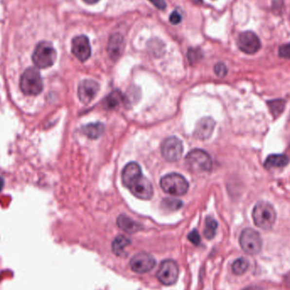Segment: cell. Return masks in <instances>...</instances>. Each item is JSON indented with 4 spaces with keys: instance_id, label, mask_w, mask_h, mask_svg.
<instances>
[{
    "instance_id": "cell-14",
    "label": "cell",
    "mask_w": 290,
    "mask_h": 290,
    "mask_svg": "<svg viewBox=\"0 0 290 290\" xmlns=\"http://www.w3.org/2000/svg\"><path fill=\"white\" fill-rule=\"evenodd\" d=\"M215 126H216V122L211 117L202 118L199 121L196 125L194 135L196 139H200V140L208 139L212 135Z\"/></svg>"
},
{
    "instance_id": "cell-4",
    "label": "cell",
    "mask_w": 290,
    "mask_h": 290,
    "mask_svg": "<svg viewBox=\"0 0 290 290\" xmlns=\"http://www.w3.org/2000/svg\"><path fill=\"white\" fill-rule=\"evenodd\" d=\"M161 187L165 193L178 196L185 195L188 192L189 185L181 175L171 173L161 179Z\"/></svg>"
},
{
    "instance_id": "cell-5",
    "label": "cell",
    "mask_w": 290,
    "mask_h": 290,
    "mask_svg": "<svg viewBox=\"0 0 290 290\" xmlns=\"http://www.w3.org/2000/svg\"><path fill=\"white\" fill-rule=\"evenodd\" d=\"M239 244L243 251L249 254H257L262 249L261 235L252 228H245L241 233Z\"/></svg>"
},
{
    "instance_id": "cell-28",
    "label": "cell",
    "mask_w": 290,
    "mask_h": 290,
    "mask_svg": "<svg viewBox=\"0 0 290 290\" xmlns=\"http://www.w3.org/2000/svg\"><path fill=\"white\" fill-rule=\"evenodd\" d=\"M278 54L281 58L290 59V43L282 45L278 50Z\"/></svg>"
},
{
    "instance_id": "cell-35",
    "label": "cell",
    "mask_w": 290,
    "mask_h": 290,
    "mask_svg": "<svg viewBox=\"0 0 290 290\" xmlns=\"http://www.w3.org/2000/svg\"><path fill=\"white\" fill-rule=\"evenodd\" d=\"M193 3H195V4H200L202 3V0H192Z\"/></svg>"
},
{
    "instance_id": "cell-11",
    "label": "cell",
    "mask_w": 290,
    "mask_h": 290,
    "mask_svg": "<svg viewBox=\"0 0 290 290\" xmlns=\"http://www.w3.org/2000/svg\"><path fill=\"white\" fill-rule=\"evenodd\" d=\"M72 52L80 61L84 62L88 60L91 56V46L89 37L84 35L74 37L72 42Z\"/></svg>"
},
{
    "instance_id": "cell-6",
    "label": "cell",
    "mask_w": 290,
    "mask_h": 290,
    "mask_svg": "<svg viewBox=\"0 0 290 290\" xmlns=\"http://www.w3.org/2000/svg\"><path fill=\"white\" fill-rule=\"evenodd\" d=\"M185 161L189 167L197 172H209L212 168V161L207 152L202 149H194L189 152Z\"/></svg>"
},
{
    "instance_id": "cell-10",
    "label": "cell",
    "mask_w": 290,
    "mask_h": 290,
    "mask_svg": "<svg viewBox=\"0 0 290 290\" xmlns=\"http://www.w3.org/2000/svg\"><path fill=\"white\" fill-rule=\"evenodd\" d=\"M156 265L155 258L147 253H139L130 261V267L136 273H146L154 269Z\"/></svg>"
},
{
    "instance_id": "cell-17",
    "label": "cell",
    "mask_w": 290,
    "mask_h": 290,
    "mask_svg": "<svg viewBox=\"0 0 290 290\" xmlns=\"http://www.w3.org/2000/svg\"><path fill=\"white\" fill-rule=\"evenodd\" d=\"M117 225H118L119 228L127 234H134L142 229L141 225L133 221L132 219L128 218L126 215H121L117 218Z\"/></svg>"
},
{
    "instance_id": "cell-9",
    "label": "cell",
    "mask_w": 290,
    "mask_h": 290,
    "mask_svg": "<svg viewBox=\"0 0 290 290\" xmlns=\"http://www.w3.org/2000/svg\"><path fill=\"white\" fill-rule=\"evenodd\" d=\"M238 49L247 54H254L261 50V40L253 32L247 31L241 33L237 41Z\"/></svg>"
},
{
    "instance_id": "cell-30",
    "label": "cell",
    "mask_w": 290,
    "mask_h": 290,
    "mask_svg": "<svg viewBox=\"0 0 290 290\" xmlns=\"http://www.w3.org/2000/svg\"><path fill=\"white\" fill-rule=\"evenodd\" d=\"M170 22L173 24V25H178L180 23L181 20V14L178 13V11H174L171 14V16L169 17Z\"/></svg>"
},
{
    "instance_id": "cell-29",
    "label": "cell",
    "mask_w": 290,
    "mask_h": 290,
    "mask_svg": "<svg viewBox=\"0 0 290 290\" xmlns=\"http://www.w3.org/2000/svg\"><path fill=\"white\" fill-rule=\"evenodd\" d=\"M188 238L192 244H195V245H199L200 243V241H201L200 236H199L197 230H193V231L190 232L188 235Z\"/></svg>"
},
{
    "instance_id": "cell-22",
    "label": "cell",
    "mask_w": 290,
    "mask_h": 290,
    "mask_svg": "<svg viewBox=\"0 0 290 290\" xmlns=\"http://www.w3.org/2000/svg\"><path fill=\"white\" fill-rule=\"evenodd\" d=\"M285 100L284 99H273L268 101V107L270 109L272 115L273 116L274 118H277L280 116L281 114L284 111L285 108Z\"/></svg>"
},
{
    "instance_id": "cell-23",
    "label": "cell",
    "mask_w": 290,
    "mask_h": 290,
    "mask_svg": "<svg viewBox=\"0 0 290 290\" xmlns=\"http://www.w3.org/2000/svg\"><path fill=\"white\" fill-rule=\"evenodd\" d=\"M218 221L211 217H208L205 219V227L204 229V237L207 239H212L216 235L218 229Z\"/></svg>"
},
{
    "instance_id": "cell-16",
    "label": "cell",
    "mask_w": 290,
    "mask_h": 290,
    "mask_svg": "<svg viewBox=\"0 0 290 290\" xmlns=\"http://www.w3.org/2000/svg\"><path fill=\"white\" fill-rule=\"evenodd\" d=\"M142 175V170L140 165L136 162H130L126 165L125 168L122 171V182L127 188H128L130 185Z\"/></svg>"
},
{
    "instance_id": "cell-8",
    "label": "cell",
    "mask_w": 290,
    "mask_h": 290,
    "mask_svg": "<svg viewBox=\"0 0 290 290\" xmlns=\"http://www.w3.org/2000/svg\"><path fill=\"white\" fill-rule=\"evenodd\" d=\"M183 153V145L180 139L170 137L164 140L162 145V154L168 162H178Z\"/></svg>"
},
{
    "instance_id": "cell-21",
    "label": "cell",
    "mask_w": 290,
    "mask_h": 290,
    "mask_svg": "<svg viewBox=\"0 0 290 290\" xmlns=\"http://www.w3.org/2000/svg\"><path fill=\"white\" fill-rule=\"evenodd\" d=\"M131 244L128 237L123 235H119L114 239L112 243V251L116 255H123L125 254V249Z\"/></svg>"
},
{
    "instance_id": "cell-27",
    "label": "cell",
    "mask_w": 290,
    "mask_h": 290,
    "mask_svg": "<svg viewBox=\"0 0 290 290\" xmlns=\"http://www.w3.org/2000/svg\"><path fill=\"white\" fill-rule=\"evenodd\" d=\"M215 73L220 77H224L228 73V68L223 63H218L215 66Z\"/></svg>"
},
{
    "instance_id": "cell-12",
    "label": "cell",
    "mask_w": 290,
    "mask_h": 290,
    "mask_svg": "<svg viewBox=\"0 0 290 290\" xmlns=\"http://www.w3.org/2000/svg\"><path fill=\"white\" fill-rule=\"evenodd\" d=\"M99 83L91 79L83 80L78 86V97L81 102L89 105L94 99L99 92Z\"/></svg>"
},
{
    "instance_id": "cell-3",
    "label": "cell",
    "mask_w": 290,
    "mask_h": 290,
    "mask_svg": "<svg viewBox=\"0 0 290 290\" xmlns=\"http://www.w3.org/2000/svg\"><path fill=\"white\" fill-rule=\"evenodd\" d=\"M56 57V50L51 43L41 42L33 52V61L37 68L45 69L53 66Z\"/></svg>"
},
{
    "instance_id": "cell-36",
    "label": "cell",
    "mask_w": 290,
    "mask_h": 290,
    "mask_svg": "<svg viewBox=\"0 0 290 290\" xmlns=\"http://www.w3.org/2000/svg\"><path fill=\"white\" fill-rule=\"evenodd\" d=\"M260 290V289H259V288H258V287H250V288H248V289H246V290Z\"/></svg>"
},
{
    "instance_id": "cell-13",
    "label": "cell",
    "mask_w": 290,
    "mask_h": 290,
    "mask_svg": "<svg viewBox=\"0 0 290 290\" xmlns=\"http://www.w3.org/2000/svg\"><path fill=\"white\" fill-rule=\"evenodd\" d=\"M128 188L132 195L140 199L148 200L153 196L154 190L151 182L144 176L136 180Z\"/></svg>"
},
{
    "instance_id": "cell-19",
    "label": "cell",
    "mask_w": 290,
    "mask_h": 290,
    "mask_svg": "<svg viewBox=\"0 0 290 290\" xmlns=\"http://www.w3.org/2000/svg\"><path fill=\"white\" fill-rule=\"evenodd\" d=\"M105 132V126L101 122L90 123L82 127V132L84 135L87 136L89 139H99Z\"/></svg>"
},
{
    "instance_id": "cell-33",
    "label": "cell",
    "mask_w": 290,
    "mask_h": 290,
    "mask_svg": "<svg viewBox=\"0 0 290 290\" xmlns=\"http://www.w3.org/2000/svg\"><path fill=\"white\" fill-rule=\"evenodd\" d=\"M83 1L86 3H89V4H93V3L99 2V0H83Z\"/></svg>"
},
{
    "instance_id": "cell-15",
    "label": "cell",
    "mask_w": 290,
    "mask_h": 290,
    "mask_svg": "<svg viewBox=\"0 0 290 290\" xmlns=\"http://www.w3.org/2000/svg\"><path fill=\"white\" fill-rule=\"evenodd\" d=\"M124 50V39L120 33H114L109 36L107 51L110 59L116 61L122 55Z\"/></svg>"
},
{
    "instance_id": "cell-1",
    "label": "cell",
    "mask_w": 290,
    "mask_h": 290,
    "mask_svg": "<svg viewBox=\"0 0 290 290\" xmlns=\"http://www.w3.org/2000/svg\"><path fill=\"white\" fill-rule=\"evenodd\" d=\"M252 218L258 228L270 230L276 221L277 213L272 204L267 201H259L253 209Z\"/></svg>"
},
{
    "instance_id": "cell-26",
    "label": "cell",
    "mask_w": 290,
    "mask_h": 290,
    "mask_svg": "<svg viewBox=\"0 0 290 290\" xmlns=\"http://www.w3.org/2000/svg\"><path fill=\"white\" fill-rule=\"evenodd\" d=\"M202 56H203L202 51L199 49H189L188 50V59L192 65L198 62L199 60L201 59Z\"/></svg>"
},
{
    "instance_id": "cell-18",
    "label": "cell",
    "mask_w": 290,
    "mask_h": 290,
    "mask_svg": "<svg viewBox=\"0 0 290 290\" xmlns=\"http://www.w3.org/2000/svg\"><path fill=\"white\" fill-rule=\"evenodd\" d=\"M289 162L290 159L286 155H271L267 157L266 162H264V167L267 169L280 168L286 166Z\"/></svg>"
},
{
    "instance_id": "cell-31",
    "label": "cell",
    "mask_w": 290,
    "mask_h": 290,
    "mask_svg": "<svg viewBox=\"0 0 290 290\" xmlns=\"http://www.w3.org/2000/svg\"><path fill=\"white\" fill-rule=\"evenodd\" d=\"M159 10H165L166 8V3L164 0H149Z\"/></svg>"
},
{
    "instance_id": "cell-32",
    "label": "cell",
    "mask_w": 290,
    "mask_h": 290,
    "mask_svg": "<svg viewBox=\"0 0 290 290\" xmlns=\"http://www.w3.org/2000/svg\"><path fill=\"white\" fill-rule=\"evenodd\" d=\"M285 284L287 285L288 287L290 289V272L286 275L285 277Z\"/></svg>"
},
{
    "instance_id": "cell-34",
    "label": "cell",
    "mask_w": 290,
    "mask_h": 290,
    "mask_svg": "<svg viewBox=\"0 0 290 290\" xmlns=\"http://www.w3.org/2000/svg\"><path fill=\"white\" fill-rule=\"evenodd\" d=\"M3 186H4V180H3V178L0 177V192L2 191V189L3 188Z\"/></svg>"
},
{
    "instance_id": "cell-7",
    "label": "cell",
    "mask_w": 290,
    "mask_h": 290,
    "mask_svg": "<svg viewBox=\"0 0 290 290\" xmlns=\"http://www.w3.org/2000/svg\"><path fill=\"white\" fill-rule=\"evenodd\" d=\"M179 275L178 264L172 260L162 261L156 272L158 280L165 286H171L177 283Z\"/></svg>"
},
{
    "instance_id": "cell-2",
    "label": "cell",
    "mask_w": 290,
    "mask_h": 290,
    "mask_svg": "<svg viewBox=\"0 0 290 290\" xmlns=\"http://www.w3.org/2000/svg\"><path fill=\"white\" fill-rule=\"evenodd\" d=\"M20 87L26 95H38L43 89V79L39 72L34 67L26 70L20 77Z\"/></svg>"
},
{
    "instance_id": "cell-24",
    "label": "cell",
    "mask_w": 290,
    "mask_h": 290,
    "mask_svg": "<svg viewBox=\"0 0 290 290\" xmlns=\"http://www.w3.org/2000/svg\"><path fill=\"white\" fill-rule=\"evenodd\" d=\"M249 268V261L245 258H238L232 265V271L235 275L244 274Z\"/></svg>"
},
{
    "instance_id": "cell-25",
    "label": "cell",
    "mask_w": 290,
    "mask_h": 290,
    "mask_svg": "<svg viewBox=\"0 0 290 290\" xmlns=\"http://www.w3.org/2000/svg\"><path fill=\"white\" fill-rule=\"evenodd\" d=\"M162 206L165 209V211H178L182 206V202L178 199H165L162 201Z\"/></svg>"
},
{
    "instance_id": "cell-20",
    "label": "cell",
    "mask_w": 290,
    "mask_h": 290,
    "mask_svg": "<svg viewBox=\"0 0 290 290\" xmlns=\"http://www.w3.org/2000/svg\"><path fill=\"white\" fill-rule=\"evenodd\" d=\"M123 100H124L123 94L119 90H116L110 92L109 95L104 99L103 105L106 109H116L117 107L121 106Z\"/></svg>"
}]
</instances>
